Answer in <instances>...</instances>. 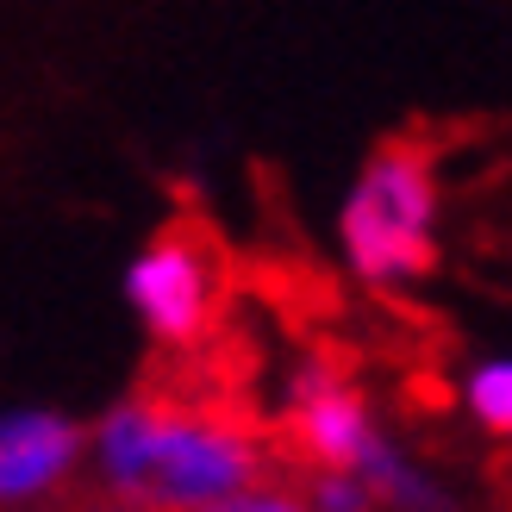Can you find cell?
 Segmentation results:
<instances>
[{
  "label": "cell",
  "instance_id": "6da1fadb",
  "mask_svg": "<svg viewBox=\"0 0 512 512\" xmlns=\"http://www.w3.org/2000/svg\"><path fill=\"white\" fill-rule=\"evenodd\" d=\"M94 475L107 500H125L138 512H213L256 488L263 469V438L232 413L163 394L119 400L94 425Z\"/></svg>",
  "mask_w": 512,
  "mask_h": 512
},
{
  "label": "cell",
  "instance_id": "7a4b0ae2",
  "mask_svg": "<svg viewBox=\"0 0 512 512\" xmlns=\"http://www.w3.org/2000/svg\"><path fill=\"white\" fill-rule=\"evenodd\" d=\"M431 163L419 144L375 150L344 200V250L369 281H406L431 269Z\"/></svg>",
  "mask_w": 512,
  "mask_h": 512
},
{
  "label": "cell",
  "instance_id": "3957f363",
  "mask_svg": "<svg viewBox=\"0 0 512 512\" xmlns=\"http://www.w3.org/2000/svg\"><path fill=\"white\" fill-rule=\"evenodd\" d=\"M125 300L157 344H200L219 313V250L194 225H163L125 269Z\"/></svg>",
  "mask_w": 512,
  "mask_h": 512
},
{
  "label": "cell",
  "instance_id": "277c9868",
  "mask_svg": "<svg viewBox=\"0 0 512 512\" xmlns=\"http://www.w3.org/2000/svg\"><path fill=\"white\" fill-rule=\"evenodd\" d=\"M281 425H288L294 450H300L313 469H325V475H350V481L363 475V463H369L381 444H388V438L375 431L363 394H356L338 369H325V363L294 369L288 419H281Z\"/></svg>",
  "mask_w": 512,
  "mask_h": 512
},
{
  "label": "cell",
  "instance_id": "5b68a950",
  "mask_svg": "<svg viewBox=\"0 0 512 512\" xmlns=\"http://www.w3.org/2000/svg\"><path fill=\"white\" fill-rule=\"evenodd\" d=\"M82 431L63 413H0V512H25L63 488L82 463Z\"/></svg>",
  "mask_w": 512,
  "mask_h": 512
},
{
  "label": "cell",
  "instance_id": "8992f818",
  "mask_svg": "<svg viewBox=\"0 0 512 512\" xmlns=\"http://www.w3.org/2000/svg\"><path fill=\"white\" fill-rule=\"evenodd\" d=\"M469 406L481 413V425L512 431V363H488L469 381Z\"/></svg>",
  "mask_w": 512,
  "mask_h": 512
},
{
  "label": "cell",
  "instance_id": "52a82bcc",
  "mask_svg": "<svg viewBox=\"0 0 512 512\" xmlns=\"http://www.w3.org/2000/svg\"><path fill=\"white\" fill-rule=\"evenodd\" d=\"M369 488L363 481H350V475H325L313 469L306 475V512H369Z\"/></svg>",
  "mask_w": 512,
  "mask_h": 512
},
{
  "label": "cell",
  "instance_id": "ba28073f",
  "mask_svg": "<svg viewBox=\"0 0 512 512\" xmlns=\"http://www.w3.org/2000/svg\"><path fill=\"white\" fill-rule=\"evenodd\" d=\"M213 512H306V500L281 494V488H244V494H232V500H219Z\"/></svg>",
  "mask_w": 512,
  "mask_h": 512
},
{
  "label": "cell",
  "instance_id": "9c48e42d",
  "mask_svg": "<svg viewBox=\"0 0 512 512\" xmlns=\"http://www.w3.org/2000/svg\"><path fill=\"white\" fill-rule=\"evenodd\" d=\"M69 512H138V506H125V500H82V506H69Z\"/></svg>",
  "mask_w": 512,
  "mask_h": 512
}]
</instances>
